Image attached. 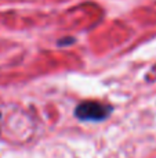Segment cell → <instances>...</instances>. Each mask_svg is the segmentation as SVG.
Masks as SVG:
<instances>
[{
  "instance_id": "3",
  "label": "cell",
  "mask_w": 156,
  "mask_h": 158,
  "mask_svg": "<svg viewBox=\"0 0 156 158\" xmlns=\"http://www.w3.org/2000/svg\"><path fill=\"white\" fill-rule=\"evenodd\" d=\"M0 121H2V114H0Z\"/></svg>"
},
{
  "instance_id": "2",
  "label": "cell",
  "mask_w": 156,
  "mask_h": 158,
  "mask_svg": "<svg viewBox=\"0 0 156 158\" xmlns=\"http://www.w3.org/2000/svg\"><path fill=\"white\" fill-rule=\"evenodd\" d=\"M75 43V38H62V39H60V40L57 42V44L58 46H71V44H73Z\"/></svg>"
},
{
  "instance_id": "1",
  "label": "cell",
  "mask_w": 156,
  "mask_h": 158,
  "mask_svg": "<svg viewBox=\"0 0 156 158\" xmlns=\"http://www.w3.org/2000/svg\"><path fill=\"white\" fill-rule=\"evenodd\" d=\"M112 106L99 101H83L77 104L73 114L82 122H102L112 114Z\"/></svg>"
}]
</instances>
